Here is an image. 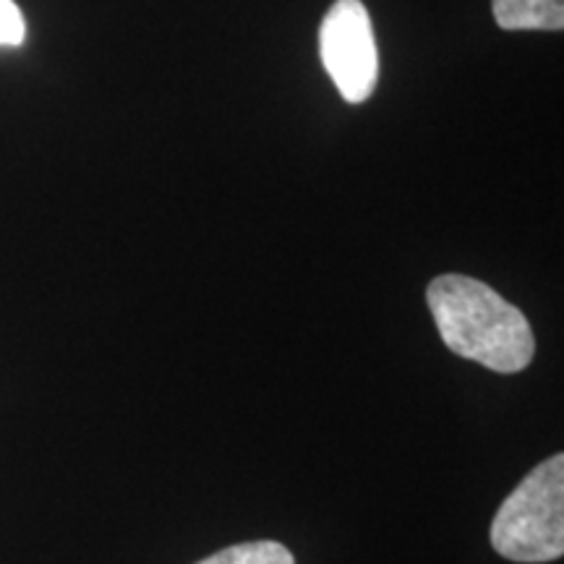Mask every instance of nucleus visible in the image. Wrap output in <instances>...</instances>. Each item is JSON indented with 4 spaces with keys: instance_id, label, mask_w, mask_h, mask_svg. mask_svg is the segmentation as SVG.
Returning <instances> with one entry per match:
<instances>
[{
    "instance_id": "7ed1b4c3",
    "label": "nucleus",
    "mask_w": 564,
    "mask_h": 564,
    "mask_svg": "<svg viewBox=\"0 0 564 564\" xmlns=\"http://www.w3.org/2000/svg\"><path fill=\"white\" fill-rule=\"evenodd\" d=\"M319 53L345 102H366L379 79V55L361 0H337L319 30Z\"/></svg>"
},
{
    "instance_id": "20e7f679",
    "label": "nucleus",
    "mask_w": 564,
    "mask_h": 564,
    "mask_svg": "<svg viewBox=\"0 0 564 564\" xmlns=\"http://www.w3.org/2000/svg\"><path fill=\"white\" fill-rule=\"evenodd\" d=\"M494 19L510 32H560L564 26V0H494Z\"/></svg>"
},
{
    "instance_id": "39448f33",
    "label": "nucleus",
    "mask_w": 564,
    "mask_h": 564,
    "mask_svg": "<svg viewBox=\"0 0 564 564\" xmlns=\"http://www.w3.org/2000/svg\"><path fill=\"white\" fill-rule=\"evenodd\" d=\"M196 564H295V560L278 541H251V544L223 549V552L212 554Z\"/></svg>"
},
{
    "instance_id": "423d86ee",
    "label": "nucleus",
    "mask_w": 564,
    "mask_h": 564,
    "mask_svg": "<svg viewBox=\"0 0 564 564\" xmlns=\"http://www.w3.org/2000/svg\"><path fill=\"white\" fill-rule=\"evenodd\" d=\"M26 37V24L13 0H0V47H17Z\"/></svg>"
},
{
    "instance_id": "f03ea898",
    "label": "nucleus",
    "mask_w": 564,
    "mask_h": 564,
    "mask_svg": "<svg viewBox=\"0 0 564 564\" xmlns=\"http://www.w3.org/2000/svg\"><path fill=\"white\" fill-rule=\"evenodd\" d=\"M494 552L510 562L544 564L564 554V455L528 474L491 520Z\"/></svg>"
},
{
    "instance_id": "f257e3e1",
    "label": "nucleus",
    "mask_w": 564,
    "mask_h": 564,
    "mask_svg": "<svg viewBox=\"0 0 564 564\" xmlns=\"http://www.w3.org/2000/svg\"><path fill=\"white\" fill-rule=\"evenodd\" d=\"M426 303L442 343L455 356L497 373H518L531 366L535 356L531 322L486 282L442 274L429 282Z\"/></svg>"
}]
</instances>
